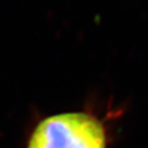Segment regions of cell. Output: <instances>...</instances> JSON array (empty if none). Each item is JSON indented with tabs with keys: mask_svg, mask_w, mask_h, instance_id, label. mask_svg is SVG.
I'll return each mask as SVG.
<instances>
[{
	"mask_svg": "<svg viewBox=\"0 0 148 148\" xmlns=\"http://www.w3.org/2000/svg\"><path fill=\"white\" fill-rule=\"evenodd\" d=\"M26 148H107L106 133L92 115L81 112L56 114L38 123Z\"/></svg>",
	"mask_w": 148,
	"mask_h": 148,
	"instance_id": "cell-1",
	"label": "cell"
}]
</instances>
